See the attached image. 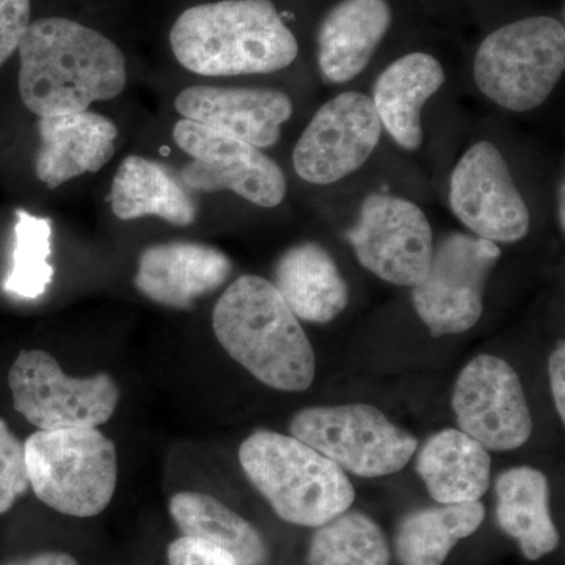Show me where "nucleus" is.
Wrapping results in <instances>:
<instances>
[{
	"instance_id": "f257e3e1",
	"label": "nucleus",
	"mask_w": 565,
	"mask_h": 565,
	"mask_svg": "<svg viewBox=\"0 0 565 565\" xmlns=\"http://www.w3.org/2000/svg\"><path fill=\"white\" fill-rule=\"evenodd\" d=\"M18 51L21 99L39 118L85 111L117 98L128 82L120 47L66 18L31 22Z\"/></svg>"
},
{
	"instance_id": "f03ea898",
	"label": "nucleus",
	"mask_w": 565,
	"mask_h": 565,
	"mask_svg": "<svg viewBox=\"0 0 565 565\" xmlns=\"http://www.w3.org/2000/svg\"><path fill=\"white\" fill-rule=\"evenodd\" d=\"M180 65L200 76L270 74L289 68L300 43L273 0H215L182 11L170 31Z\"/></svg>"
},
{
	"instance_id": "7ed1b4c3",
	"label": "nucleus",
	"mask_w": 565,
	"mask_h": 565,
	"mask_svg": "<svg viewBox=\"0 0 565 565\" xmlns=\"http://www.w3.org/2000/svg\"><path fill=\"white\" fill-rule=\"evenodd\" d=\"M212 329L234 362L264 385L288 393L313 385V345L266 278L243 275L234 280L215 305Z\"/></svg>"
},
{
	"instance_id": "20e7f679",
	"label": "nucleus",
	"mask_w": 565,
	"mask_h": 565,
	"mask_svg": "<svg viewBox=\"0 0 565 565\" xmlns=\"http://www.w3.org/2000/svg\"><path fill=\"white\" fill-rule=\"evenodd\" d=\"M239 462L275 514L292 525L321 526L355 501L345 471L292 435L256 430L241 445Z\"/></svg>"
},
{
	"instance_id": "39448f33",
	"label": "nucleus",
	"mask_w": 565,
	"mask_h": 565,
	"mask_svg": "<svg viewBox=\"0 0 565 565\" xmlns=\"http://www.w3.org/2000/svg\"><path fill=\"white\" fill-rule=\"evenodd\" d=\"M565 70V25L552 14H530L487 33L473 58L479 90L512 111L537 109Z\"/></svg>"
},
{
	"instance_id": "423d86ee",
	"label": "nucleus",
	"mask_w": 565,
	"mask_h": 565,
	"mask_svg": "<svg viewBox=\"0 0 565 565\" xmlns=\"http://www.w3.org/2000/svg\"><path fill=\"white\" fill-rule=\"evenodd\" d=\"M24 449L29 484L41 503L77 519L106 511L117 489L118 457L102 430H36Z\"/></svg>"
},
{
	"instance_id": "0eeeda50",
	"label": "nucleus",
	"mask_w": 565,
	"mask_h": 565,
	"mask_svg": "<svg viewBox=\"0 0 565 565\" xmlns=\"http://www.w3.org/2000/svg\"><path fill=\"white\" fill-rule=\"evenodd\" d=\"M289 433L360 478L397 473L418 449L414 435L367 404L303 408L294 415Z\"/></svg>"
},
{
	"instance_id": "6e6552de",
	"label": "nucleus",
	"mask_w": 565,
	"mask_h": 565,
	"mask_svg": "<svg viewBox=\"0 0 565 565\" xmlns=\"http://www.w3.org/2000/svg\"><path fill=\"white\" fill-rule=\"evenodd\" d=\"M18 412L39 430L98 427L120 401L117 381L107 373L71 377L46 351H22L9 373Z\"/></svg>"
},
{
	"instance_id": "1a4fd4ad",
	"label": "nucleus",
	"mask_w": 565,
	"mask_h": 565,
	"mask_svg": "<svg viewBox=\"0 0 565 565\" xmlns=\"http://www.w3.org/2000/svg\"><path fill=\"white\" fill-rule=\"evenodd\" d=\"M498 244L452 233L435 248L429 270L414 286V307L435 338L473 329L482 310L487 280L500 259Z\"/></svg>"
},
{
	"instance_id": "9d476101",
	"label": "nucleus",
	"mask_w": 565,
	"mask_h": 565,
	"mask_svg": "<svg viewBox=\"0 0 565 565\" xmlns=\"http://www.w3.org/2000/svg\"><path fill=\"white\" fill-rule=\"evenodd\" d=\"M173 139L192 159L180 174L189 191H230L262 207H277L285 200V173L247 141L184 118L174 126Z\"/></svg>"
},
{
	"instance_id": "9b49d317",
	"label": "nucleus",
	"mask_w": 565,
	"mask_h": 565,
	"mask_svg": "<svg viewBox=\"0 0 565 565\" xmlns=\"http://www.w3.org/2000/svg\"><path fill=\"white\" fill-rule=\"evenodd\" d=\"M348 241L364 269L392 285L414 288L433 259V228L422 207L386 193L364 200Z\"/></svg>"
},
{
	"instance_id": "f8f14e48",
	"label": "nucleus",
	"mask_w": 565,
	"mask_h": 565,
	"mask_svg": "<svg viewBox=\"0 0 565 565\" xmlns=\"http://www.w3.org/2000/svg\"><path fill=\"white\" fill-rule=\"evenodd\" d=\"M452 408L462 433L487 451H512L530 440L533 416L514 367L498 356H475L457 377Z\"/></svg>"
},
{
	"instance_id": "ddd939ff",
	"label": "nucleus",
	"mask_w": 565,
	"mask_h": 565,
	"mask_svg": "<svg viewBox=\"0 0 565 565\" xmlns=\"http://www.w3.org/2000/svg\"><path fill=\"white\" fill-rule=\"evenodd\" d=\"M381 137L373 99L360 92L341 93L308 122L294 148V170L311 184H333L362 169Z\"/></svg>"
},
{
	"instance_id": "4468645a",
	"label": "nucleus",
	"mask_w": 565,
	"mask_h": 565,
	"mask_svg": "<svg viewBox=\"0 0 565 565\" xmlns=\"http://www.w3.org/2000/svg\"><path fill=\"white\" fill-rule=\"evenodd\" d=\"M449 204L475 236L494 244L519 243L530 232L525 199L503 154L490 141H478L457 162Z\"/></svg>"
},
{
	"instance_id": "2eb2a0df",
	"label": "nucleus",
	"mask_w": 565,
	"mask_h": 565,
	"mask_svg": "<svg viewBox=\"0 0 565 565\" xmlns=\"http://www.w3.org/2000/svg\"><path fill=\"white\" fill-rule=\"evenodd\" d=\"M396 25L393 0H334L316 25L323 79L345 84L367 68Z\"/></svg>"
},
{
	"instance_id": "dca6fc26",
	"label": "nucleus",
	"mask_w": 565,
	"mask_h": 565,
	"mask_svg": "<svg viewBox=\"0 0 565 565\" xmlns=\"http://www.w3.org/2000/svg\"><path fill=\"white\" fill-rule=\"evenodd\" d=\"M174 107L184 120L228 134L255 148L274 147L280 140L281 126L292 115L289 96L270 88L196 85L182 90Z\"/></svg>"
},
{
	"instance_id": "f3484780",
	"label": "nucleus",
	"mask_w": 565,
	"mask_h": 565,
	"mask_svg": "<svg viewBox=\"0 0 565 565\" xmlns=\"http://www.w3.org/2000/svg\"><path fill=\"white\" fill-rule=\"evenodd\" d=\"M232 273V259L218 248L196 243H166L145 248L134 282L151 302L191 310L199 297L221 288Z\"/></svg>"
},
{
	"instance_id": "a211bd4d",
	"label": "nucleus",
	"mask_w": 565,
	"mask_h": 565,
	"mask_svg": "<svg viewBox=\"0 0 565 565\" xmlns=\"http://www.w3.org/2000/svg\"><path fill=\"white\" fill-rule=\"evenodd\" d=\"M35 172L50 189L84 173H96L114 158L118 129L93 111L39 118Z\"/></svg>"
},
{
	"instance_id": "6ab92c4d",
	"label": "nucleus",
	"mask_w": 565,
	"mask_h": 565,
	"mask_svg": "<svg viewBox=\"0 0 565 565\" xmlns=\"http://www.w3.org/2000/svg\"><path fill=\"white\" fill-rule=\"evenodd\" d=\"M445 81L441 62L422 50L401 55L379 74L371 99L382 128L403 150L422 147L424 104L444 87Z\"/></svg>"
},
{
	"instance_id": "aec40b11",
	"label": "nucleus",
	"mask_w": 565,
	"mask_h": 565,
	"mask_svg": "<svg viewBox=\"0 0 565 565\" xmlns=\"http://www.w3.org/2000/svg\"><path fill=\"white\" fill-rule=\"evenodd\" d=\"M274 286L297 319L329 323L343 313L349 288L337 263L322 245L305 243L282 253Z\"/></svg>"
},
{
	"instance_id": "412c9836",
	"label": "nucleus",
	"mask_w": 565,
	"mask_h": 565,
	"mask_svg": "<svg viewBox=\"0 0 565 565\" xmlns=\"http://www.w3.org/2000/svg\"><path fill=\"white\" fill-rule=\"evenodd\" d=\"M416 471L438 504L473 503L489 490L492 459L470 435L445 429L423 445Z\"/></svg>"
},
{
	"instance_id": "4be33fe9",
	"label": "nucleus",
	"mask_w": 565,
	"mask_h": 565,
	"mask_svg": "<svg viewBox=\"0 0 565 565\" xmlns=\"http://www.w3.org/2000/svg\"><path fill=\"white\" fill-rule=\"evenodd\" d=\"M110 204L120 221L161 217L174 226H189L199 214L195 199L181 177L163 163L140 156H129L118 167Z\"/></svg>"
},
{
	"instance_id": "5701e85b",
	"label": "nucleus",
	"mask_w": 565,
	"mask_h": 565,
	"mask_svg": "<svg viewBox=\"0 0 565 565\" xmlns=\"http://www.w3.org/2000/svg\"><path fill=\"white\" fill-rule=\"evenodd\" d=\"M497 515L501 531L514 539L530 561L555 552L559 533L550 512L548 479L533 467H515L498 476Z\"/></svg>"
},
{
	"instance_id": "b1692460",
	"label": "nucleus",
	"mask_w": 565,
	"mask_h": 565,
	"mask_svg": "<svg viewBox=\"0 0 565 565\" xmlns=\"http://www.w3.org/2000/svg\"><path fill=\"white\" fill-rule=\"evenodd\" d=\"M170 515L184 537L218 546L241 565H267L269 546L259 531L211 494L180 492L169 504Z\"/></svg>"
},
{
	"instance_id": "393cba45",
	"label": "nucleus",
	"mask_w": 565,
	"mask_h": 565,
	"mask_svg": "<svg viewBox=\"0 0 565 565\" xmlns=\"http://www.w3.org/2000/svg\"><path fill=\"white\" fill-rule=\"evenodd\" d=\"M486 519L481 501L418 509L401 520L394 552L401 565H444L459 541L470 537Z\"/></svg>"
},
{
	"instance_id": "a878e982",
	"label": "nucleus",
	"mask_w": 565,
	"mask_h": 565,
	"mask_svg": "<svg viewBox=\"0 0 565 565\" xmlns=\"http://www.w3.org/2000/svg\"><path fill=\"white\" fill-rule=\"evenodd\" d=\"M392 552L382 527L370 515L345 511L316 527L308 565H390Z\"/></svg>"
},
{
	"instance_id": "bb28decb",
	"label": "nucleus",
	"mask_w": 565,
	"mask_h": 565,
	"mask_svg": "<svg viewBox=\"0 0 565 565\" xmlns=\"http://www.w3.org/2000/svg\"><path fill=\"white\" fill-rule=\"evenodd\" d=\"M52 221L28 211H17L13 264L3 289L21 299H39L54 278Z\"/></svg>"
},
{
	"instance_id": "cd10ccee",
	"label": "nucleus",
	"mask_w": 565,
	"mask_h": 565,
	"mask_svg": "<svg viewBox=\"0 0 565 565\" xmlns=\"http://www.w3.org/2000/svg\"><path fill=\"white\" fill-rule=\"evenodd\" d=\"M29 487L24 444L0 418V515L7 514Z\"/></svg>"
},
{
	"instance_id": "c85d7f7f",
	"label": "nucleus",
	"mask_w": 565,
	"mask_h": 565,
	"mask_svg": "<svg viewBox=\"0 0 565 565\" xmlns=\"http://www.w3.org/2000/svg\"><path fill=\"white\" fill-rule=\"evenodd\" d=\"M31 24V0H0V66L20 46Z\"/></svg>"
},
{
	"instance_id": "c756f323",
	"label": "nucleus",
	"mask_w": 565,
	"mask_h": 565,
	"mask_svg": "<svg viewBox=\"0 0 565 565\" xmlns=\"http://www.w3.org/2000/svg\"><path fill=\"white\" fill-rule=\"evenodd\" d=\"M167 561L169 565H241L225 550L184 535L169 545Z\"/></svg>"
},
{
	"instance_id": "7c9ffc66",
	"label": "nucleus",
	"mask_w": 565,
	"mask_h": 565,
	"mask_svg": "<svg viewBox=\"0 0 565 565\" xmlns=\"http://www.w3.org/2000/svg\"><path fill=\"white\" fill-rule=\"evenodd\" d=\"M550 385H552L553 399H555L557 415L565 422V349L561 341L548 362Z\"/></svg>"
},
{
	"instance_id": "2f4dec72",
	"label": "nucleus",
	"mask_w": 565,
	"mask_h": 565,
	"mask_svg": "<svg viewBox=\"0 0 565 565\" xmlns=\"http://www.w3.org/2000/svg\"><path fill=\"white\" fill-rule=\"evenodd\" d=\"M0 565H79V563L68 553L43 552L32 556L17 557Z\"/></svg>"
},
{
	"instance_id": "473e14b6",
	"label": "nucleus",
	"mask_w": 565,
	"mask_h": 565,
	"mask_svg": "<svg viewBox=\"0 0 565 565\" xmlns=\"http://www.w3.org/2000/svg\"><path fill=\"white\" fill-rule=\"evenodd\" d=\"M564 203H565V188H564V181H561L559 189H557V223H559L561 230H563V232L565 228Z\"/></svg>"
}]
</instances>
